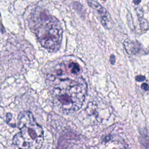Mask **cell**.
<instances>
[{"mask_svg": "<svg viewBox=\"0 0 149 149\" xmlns=\"http://www.w3.org/2000/svg\"><path fill=\"white\" fill-rule=\"evenodd\" d=\"M101 1H106V0H101Z\"/></svg>", "mask_w": 149, "mask_h": 149, "instance_id": "11", "label": "cell"}, {"mask_svg": "<svg viewBox=\"0 0 149 149\" xmlns=\"http://www.w3.org/2000/svg\"><path fill=\"white\" fill-rule=\"evenodd\" d=\"M88 6L96 10L100 16V21L105 29L110 30L113 28L114 23L111 17L110 14L106 10L105 8L102 7L98 2L94 0H87Z\"/></svg>", "mask_w": 149, "mask_h": 149, "instance_id": "4", "label": "cell"}, {"mask_svg": "<svg viewBox=\"0 0 149 149\" xmlns=\"http://www.w3.org/2000/svg\"><path fill=\"white\" fill-rule=\"evenodd\" d=\"M136 80L137 81L140 82V81H143L146 79V77L144 76H142V75H138L136 77Z\"/></svg>", "mask_w": 149, "mask_h": 149, "instance_id": "7", "label": "cell"}, {"mask_svg": "<svg viewBox=\"0 0 149 149\" xmlns=\"http://www.w3.org/2000/svg\"><path fill=\"white\" fill-rule=\"evenodd\" d=\"M133 3L135 5H138V4H139L140 3L141 0H133Z\"/></svg>", "mask_w": 149, "mask_h": 149, "instance_id": "10", "label": "cell"}, {"mask_svg": "<svg viewBox=\"0 0 149 149\" xmlns=\"http://www.w3.org/2000/svg\"><path fill=\"white\" fill-rule=\"evenodd\" d=\"M18 132L13 138L14 149H40L44 141V131L30 111L21 112L18 117Z\"/></svg>", "mask_w": 149, "mask_h": 149, "instance_id": "3", "label": "cell"}, {"mask_svg": "<svg viewBox=\"0 0 149 149\" xmlns=\"http://www.w3.org/2000/svg\"><path fill=\"white\" fill-rule=\"evenodd\" d=\"M123 47L126 52L132 55H137L145 52L142 45L137 41L126 39L123 42Z\"/></svg>", "mask_w": 149, "mask_h": 149, "instance_id": "5", "label": "cell"}, {"mask_svg": "<svg viewBox=\"0 0 149 149\" xmlns=\"http://www.w3.org/2000/svg\"><path fill=\"white\" fill-rule=\"evenodd\" d=\"M110 62L112 65H114L115 63V56L114 55H111L109 58Z\"/></svg>", "mask_w": 149, "mask_h": 149, "instance_id": "9", "label": "cell"}, {"mask_svg": "<svg viewBox=\"0 0 149 149\" xmlns=\"http://www.w3.org/2000/svg\"><path fill=\"white\" fill-rule=\"evenodd\" d=\"M141 87L145 91H149V86L147 83H143L141 86Z\"/></svg>", "mask_w": 149, "mask_h": 149, "instance_id": "8", "label": "cell"}, {"mask_svg": "<svg viewBox=\"0 0 149 149\" xmlns=\"http://www.w3.org/2000/svg\"><path fill=\"white\" fill-rule=\"evenodd\" d=\"M29 25L43 48L50 52L59 49L63 29L59 21L47 10L36 8L30 15Z\"/></svg>", "mask_w": 149, "mask_h": 149, "instance_id": "2", "label": "cell"}, {"mask_svg": "<svg viewBox=\"0 0 149 149\" xmlns=\"http://www.w3.org/2000/svg\"><path fill=\"white\" fill-rule=\"evenodd\" d=\"M45 73L52 97L58 109L64 113L80 109L87 93L86 80L81 76L73 75L67 62H57Z\"/></svg>", "mask_w": 149, "mask_h": 149, "instance_id": "1", "label": "cell"}, {"mask_svg": "<svg viewBox=\"0 0 149 149\" xmlns=\"http://www.w3.org/2000/svg\"><path fill=\"white\" fill-rule=\"evenodd\" d=\"M137 14L139 17V22H140V26L141 30H147L149 28L148 27V23L147 21L143 18V12L140 9L138 8L137 9Z\"/></svg>", "mask_w": 149, "mask_h": 149, "instance_id": "6", "label": "cell"}]
</instances>
